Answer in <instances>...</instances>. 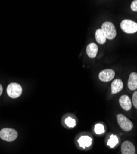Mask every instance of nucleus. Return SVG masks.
<instances>
[{
    "label": "nucleus",
    "instance_id": "obj_10",
    "mask_svg": "<svg viewBox=\"0 0 137 154\" xmlns=\"http://www.w3.org/2000/svg\"><path fill=\"white\" fill-rule=\"evenodd\" d=\"M128 88L132 91L136 90L137 89V73L132 72L130 73L128 80Z\"/></svg>",
    "mask_w": 137,
    "mask_h": 154
},
{
    "label": "nucleus",
    "instance_id": "obj_13",
    "mask_svg": "<svg viewBox=\"0 0 137 154\" xmlns=\"http://www.w3.org/2000/svg\"><path fill=\"white\" fill-rule=\"evenodd\" d=\"M96 42L99 44H104L106 42V36L101 29H98L95 33Z\"/></svg>",
    "mask_w": 137,
    "mask_h": 154
},
{
    "label": "nucleus",
    "instance_id": "obj_2",
    "mask_svg": "<svg viewBox=\"0 0 137 154\" xmlns=\"http://www.w3.org/2000/svg\"><path fill=\"white\" fill-rule=\"evenodd\" d=\"M120 28L126 33H135L137 32V23L129 19H124L120 23Z\"/></svg>",
    "mask_w": 137,
    "mask_h": 154
},
{
    "label": "nucleus",
    "instance_id": "obj_7",
    "mask_svg": "<svg viewBox=\"0 0 137 154\" xmlns=\"http://www.w3.org/2000/svg\"><path fill=\"white\" fill-rule=\"evenodd\" d=\"M122 154H135V148L130 141H125L121 146Z\"/></svg>",
    "mask_w": 137,
    "mask_h": 154
},
{
    "label": "nucleus",
    "instance_id": "obj_11",
    "mask_svg": "<svg viewBox=\"0 0 137 154\" xmlns=\"http://www.w3.org/2000/svg\"><path fill=\"white\" fill-rule=\"evenodd\" d=\"M98 51V46L94 43H90L88 46H87L86 49V54L90 58H94L96 56Z\"/></svg>",
    "mask_w": 137,
    "mask_h": 154
},
{
    "label": "nucleus",
    "instance_id": "obj_1",
    "mask_svg": "<svg viewBox=\"0 0 137 154\" xmlns=\"http://www.w3.org/2000/svg\"><path fill=\"white\" fill-rule=\"evenodd\" d=\"M101 29L105 34L106 38L109 40H113L116 36V29L114 24L111 22H104L102 25Z\"/></svg>",
    "mask_w": 137,
    "mask_h": 154
},
{
    "label": "nucleus",
    "instance_id": "obj_19",
    "mask_svg": "<svg viewBox=\"0 0 137 154\" xmlns=\"http://www.w3.org/2000/svg\"><path fill=\"white\" fill-rule=\"evenodd\" d=\"M2 93H3V87L1 85H0V96L2 95Z\"/></svg>",
    "mask_w": 137,
    "mask_h": 154
},
{
    "label": "nucleus",
    "instance_id": "obj_14",
    "mask_svg": "<svg viewBox=\"0 0 137 154\" xmlns=\"http://www.w3.org/2000/svg\"><path fill=\"white\" fill-rule=\"evenodd\" d=\"M119 143L118 137L115 135H111L107 142V145L111 148H114Z\"/></svg>",
    "mask_w": 137,
    "mask_h": 154
},
{
    "label": "nucleus",
    "instance_id": "obj_5",
    "mask_svg": "<svg viewBox=\"0 0 137 154\" xmlns=\"http://www.w3.org/2000/svg\"><path fill=\"white\" fill-rule=\"evenodd\" d=\"M17 137V132L11 128H4L0 131V137L6 141H13Z\"/></svg>",
    "mask_w": 137,
    "mask_h": 154
},
{
    "label": "nucleus",
    "instance_id": "obj_12",
    "mask_svg": "<svg viewBox=\"0 0 137 154\" xmlns=\"http://www.w3.org/2000/svg\"><path fill=\"white\" fill-rule=\"evenodd\" d=\"M78 142L80 144V146L85 149V147H89L92 145V139L89 136H84L80 137V138L78 140Z\"/></svg>",
    "mask_w": 137,
    "mask_h": 154
},
{
    "label": "nucleus",
    "instance_id": "obj_3",
    "mask_svg": "<svg viewBox=\"0 0 137 154\" xmlns=\"http://www.w3.org/2000/svg\"><path fill=\"white\" fill-rule=\"evenodd\" d=\"M22 92V89L20 85L16 83H10L7 88V93L11 98L19 97Z\"/></svg>",
    "mask_w": 137,
    "mask_h": 154
},
{
    "label": "nucleus",
    "instance_id": "obj_15",
    "mask_svg": "<svg viewBox=\"0 0 137 154\" xmlns=\"http://www.w3.org/2000/svg\"><path fill=\"white\" fill-rule=\"evenodd\" d=\"M105 131L104 126L101 124H97L95 127V132L97 134H101Z\"/></svg>",
    "mask_w": 137,
    "mask_h": 154
},
{
    "label": "nucleus",
    "instance_id": "obj_16",
    "mask_svg": "<svg viewBox=\"0 0 137 154\" xmlns=\"http://www.w3.org/2000/svg\"><path fill=\"white\" fill-rule=\"evenodd\" d=\"M65 123L70 128H73L76 126V120L71 117H68L65 120Z\"/></svg>",
    "mask_w": 137,
    "mask_h": 154
},
{
    "label": "nucleus",
    "instance_id": "obj_6",
    "mask_svg": "<svg viewBox=\"0 0 137 154\" xmlns=\"http://www.w3.org/2000/svg\"><path fill=\"white\" fill-rule=\"evenodd\" d=\"M115 76V72L112 69H106L101 71L99 74V79L104 82H110L113 80Z\"/></svg>",
    "mask_w": 137,
    "mask_h": 154
},
{
    "label": "nucleus",
    "instance_id": "obj_4",
    "mask_svg": "<svg viewBox=\"0 0 137 154\" xmlns=\"http://www.w3.org/2000/svg\"><path fill=\"white\" fill-rule=\"evenodd\" d=\"M117 119L119 126L123 131H130L133 129V123L128 118L124 116L123 115L118 114L117 115Z\"/></svg>",
    "mask_w": 137,
    "mask_h": 154
},
{
    "label": "nucleus",
    "instance_id": "obj_9",
    "mask_svg": "<svg viewBox=\"0 0 137 154\" xmlns=\"http://www.w3.org/2000/svg\"><path fill=\"white\" fill-rule=\"evenodd\" d=\"M123 87V83L120 79L114 80L111 83L112 94H116L119 93Z\"/></svg>",
    "mask_w": 137,
    "mask_h": 154
},
{
    "label": "nucleus",
    "instance_id": "obj_18",
    "mask_svg": "<svg viewBox=\"0 0 137 154\" xmlns=\"http://www.w3.org/2000/svg\"><path fill=\"white\" fill-rule=\"evenodd\" d=\"M130 8L133 11L137 12V0H135L132 3Z\"/></svg>",
    "mask_w": 137,
    "mask_h": 154
},
{
    "label": "nucleus",
    "instance_id": "obj_17",
    "mask_svg": "<svg viewBox=\"0 0 137 154\" xmlns=\"http://www.w3.org/2000/svg\"><path fill=\"white\" fill-rule=\"evenodd\" d=\"M132 102L133 105L137 109V91H136L132 96Z\"/></svg>",
    "mask_w": 137,
    "mask_h": 154
},
{
    "label": "nucleus",
    "instance_id": "obj_8",
    "mask_svg": "<svg viewBox=\"0 0 137 154\" xmlns=\"http://www.w3.org/2000/svg\"><path fill=\"white\" fill-rule=\"evenodd\" d=\"M119 104L121 107L126 111H129L132 108V100L127 95H123L119 98Z\"/></svg>",
    "mask_w": 137,
    "mask_h": 154
}]
</instances>
